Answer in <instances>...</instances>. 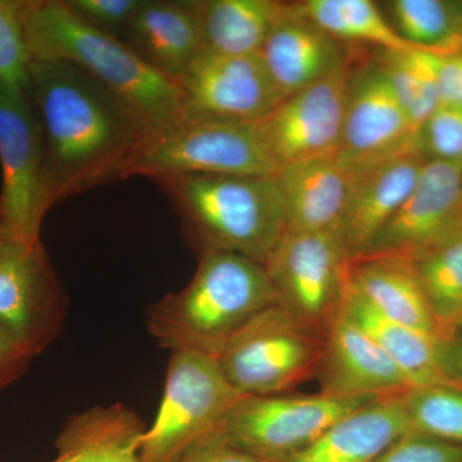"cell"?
Wrapping results in <instances>:
<instances>
[{"mask_svg":"<svg viewBox=\"0 0 462 462\" xmlns=\"http://www.w3.org/2000/svg\"><path fill=\"white\" fill-rule=\"evenodd\" d=\"M32 100L51 206L129 178L147 126L124 100L72 63L32 60Z\"/></svg>","mask_w":462,"mask_h":462,"instance_id":"cell-1","label":"cell"},{"mask_svg":"<svg viewBox=\"0 0 462 462\" xmlns=\"http://www.w3.org/2000/svg\"><path fill=\"white\" fill-rule=\"evenodd\" d=\"M23 25L32 60H62L83 69L124 100L147 130L184 111L175 80L126 42L91 26L65 0H25Z\"/></svg>","mask_w":462,"mask_h":462,"instance_id":"cell-2","label":"cell"},{"mask_svg":"<svg viewBox=\"0 0 462 462\" xmlns=\"http://www.w3.org/2000/svg\"><path fill=\"white\" fill-rule=\"evenodd\" d=\"M276 303L263 264L231 252H206L187 287L149 309L148 329L171 352L216 357L234 334Z\"/></svg>","mask_w":462,"mask_h":462,"instance_id":"cell-3","label":"cell"},{"mask_svg":"<svg viewBox=\"0 0 462 462\" xmlns=\"http://www.w3.org/2000/svg\"><path fill=\"white\" fill-rule=\"evenodd\" d=\"M199 254L223 251L266 264L288 230L276 176L187 175L154 179Z\"/></svg>","mask_w":462,"mask_h":462,"instance_id":"cell-4","label":"cell"},{"mask_svg":"<svg viewBox=\"0 0 462 462\" xmlns=\"http://www.w3.org/2000/svg\"><path fill=\"white\" fill-rule=\"evenodd\" d=\"M258 123L196 117L184 112L145 132L130 165V176H275Z\"/></svg>","mask_w":462,"mask_h":462,"instance_id":"cell-5","label":"cell"},{"mask_svg":"<svg viewBox=\"0 0 462 462\" xmlns=\"http://www.w3.org/2000/svg\"><path fill=\"white\" fill-rule=\"evenodd\" d=\"M243 397L214 356L171 352L156 418L143 436L141 462H175L212 433Z\"/></svg>","mask_w":462,"mask_h":462,"instance_id":"cell-6","label":"cell"},{"mask_svg":"<svg viewBox=\"0 0 462 462\" xmlns=\"http://www.w3.org/2000/svg\"><path fill=\"white\" fill-rule=\"evenodd\" d=\"M322 348L324 337L276 303L234 334L216 358L243 396H273L314 378Z\"/></svg>","mask_w":462,"mask_h":462,"instance_id":"cell-7","label":"cell"},{"mask_svg":"<svg viewBox=\"0 0 462 462\" xmlns=\"http://www.w3.org/2000/svg\"><path fill=\"white\" fill-rule=\"evenodd\" d=\"M378 400L321 393L245 396L234 404L216 431L243 451L276 462L306 448L340 419Z\"/></svg>","mask_w":462,"mask_h":462,"instance_id":"cell-8","label":"cell"},{"mask_svg":"<svg viewBox=\"0 0 462 462\" xmlns=\"http://www.w3.org/2000/svg\"><path fill=\"white\" fill-rule=\"evenodd\" d=\"M351 260L334 233L287 231L264 269L279 305L325 337L342 312Z\"/></svg>","mask_w":462,"mask_h":462,"instance_id":"cell-9","label":"cell"},{"mask_svg":"<svg viewBox=\"0 0 462 462\" xmlns=\"http://www.w3.org/2000/svg\"><path fill=\"white\" fill-rule=\"evenodd\" d=\"M0 211L18 243L41 242L51 209L38 120L27 91L0 85Z\"/></svg>","mask_w":462,"mask_h":462,"instance_id":"cell-10","label":"cell"},{"mask_svg":"<svg viewBox=\"0 0 462 462\" xmlns=\"http://www.w3.org/2000/svg\"><path fill=\"white\" fill-rule=\"evenodd\" d=\"M184 114L258 123L284 100L260 53L226 54L203 48L175 79Z\"/></svg>","mask_w":462,"mask_h":462,"instance_id":"cell-11","label":"cell"},{"mask_svg":"<svg viewBox=\"0 0 462 462\" xmlns=\"http://www.w3.org/2000/svg\"><path fill=\"white\" fill-rule=\"evenodd\" d=\"M418 129L387 75L374 63L349 75L342 138L336 157L354 175L407 152L419 151Z\"/></svg>","mask_w":462,"mask_h":462,"instance_id":"cell-12","label":"cell"},{"mask_svg":"<svg viewBox=\"0 0 462 462\" xmlns=\"http://www.w3.org/2000/svg\"><path fill=\"white\" fill-rule=\"evenodd\" d=\"M63 314L62 289L42 242L14 243L0 260V329L33 357L56 338Z\"/></svg>","mask_w":462,"mask_h":462,"instance_id":"cell-13","label":"cell"},{"mask_svg":"<svg viewBox=\"0 0 462 462\" xmlns=\"http://www.w3.org/2000/svg\"><path fill=\"white\" fill-rule=\"evenodd\" d=\"M346 69L282 100L260 124L278 170L291 163L336 156L342 138L348 88Z\"/></svg>","mask_w":462,"mask_h":462,"instance_id":"cell-14","label":"cell"},{"mask_svg":"<svg viewBox=\"0 0 462 462\" xmlns=\"http://www.w3.org/2000/svg\"><path fill=\"white\" fill-rule=\"evenodd\" d=\"M461 203L462 162L427 161L411 193L360 256L413 258L448 242Z\"/></svg>","mask_w":462,"mask_h":462,"instance_id":"cell-15","label":"cell"},{"mask_svg":"<svg viewBox=\"0 0 462 462\" xmlns=\"http://www.w3.org/2000/svg\"><path fill=\"white\" fill-rule=\"evenodd\" d=\"M316 379L319 393L334 398L394 397L415 388L396 363L343 312L325 334Z\"/></svg>","mask_w":462,"mask_h":462,"instance_id":"cell-16","label":"cell"},{"mask_svg":"<svg viewBox=\"0 0 462 462\" xmlns=\"http://www.w3.org/2000/svg\"><path fill=\"white\" fill-rule=\"evenodd\" d=\"M420 152L400 154L351 175L352 187L336 236L351 258L360 256L411 193L424 167Z\"/></svg>","mask_w":462,"mask_h":462,"instance_id":"cell-17","label":"cell"},{"mask_svg":"<svg viewBox=\"0 0 462 462\" xmlns=\"http://www.w3.org/2000/svg\"><path fill=\"white\" fill-rule=\"evenodd\" d=\"M260 54L284 99L346 69L340 42L303 17L296 5H289Z\"/></svg>","mask_w":462,"mask_h":462,"instance_id":"cell-18","label":"cell"},{"mask_svg":"<svg viewBox=\"0 0 462 462\" xmlns=\"http://www.w3.org/2000/svg\"><path fill=\"white\" fill-rule=\"evenodd\" d=\"M123 33L149 65L175 80L205 48L200 2L142 0Z\"/></svg>","mask_w":462,"mask_h":462,"instance_id":"cell-19","label":"cell"},{"mask_svg":"<svg viewBox=\"0 0 462 462\" xmlns=\"http://www.w3.org/2000/svg\"><path fill=\"white\" fill-rule=\"evenodd\" d=\"M349 285L379 311L406 327L447 339V330L430 305L412 261L396 254L352 258Z\"/></svg>","mask_w":462,"mask_h":462,"instance_id":"cell-20","label":"cell"},{"mask_svg":"<svg viewBox=\"0 0 462 462\" xmlns=\"http://www.w3.org/2000/svg\"><path fill=\"white\" fill-rule=\"evenodd\" d=\"M287 231L334 233L351 193L352 178L336 156L282 166L276 172Z\"/></svg>","mask_w":462,"mask_h":462,"instance_id":"cell-21","label":"cell"},{"mask_svg":"<svg viewBox=\"0 0 462 462\" xmlns=\"http://www.w3.org/2000/svg\"><path fill=\"white\" fill-rule=\"evenodd\" d=\"M400 396L380 398L360 407L306 448L276 462L375 461L389 446L410 433Z\"/></svg>","mask_w":462,"mask_h":462,"instance_id":"cell-22","label":"cell"},{"mask_svg":"<svg viewBox=\"0 0 462 462\" xmlns=\"http://www.w3.org/2000/svg\"><path fill=\"white\" fill-rule=\"evenodd\" d=\"M342 312L396 363L413 387L456 385L446 372V339L421 333L380 314L349 282Z\"/></svg>","mask_w":462,"mask_h":462,"instance_id":"cell-23","label":"cell"},{"mask_svg":"<svg viewBox=\"0 0 462 462\" xmlns=\"http://www.w3.org/2000/svg\"><path fill=\"white\" fill-rule=\"evenodd\" d=\"M144 431L124 404L91 407L66 422L51 462H141Z\"/></svg>","mask_w":462,"mask_h":462,"instance_id":"cell-24","label":"cell"},{"mask_svg":"<svg viewBox=\"0 0 462 462\" xmlns=\"http://www.w3.org/2000/svg\"><path fill=\"white\" fill-rule=\"evenodd\" d=\"M288 7L287 3L273 0L200 2L203 44L207 50L220 53H260Z\"/></svg>","mask_w":462,"mask_h":462,"instance_id":"cell-25","label":"cell"},{"mask_svg":"<svg viewBox=\"0 0 462 462\" xmlns=\"http://www.w3.org/2000/svg\"><path fill=\"white\" fill-rule=\"evenodd\" d=\"M294 5L338 42H369L387 51L413 50L372 0H305Z\"/></svg>","mask_w":462,"mask_h":462,"instance_id":"cell-26","label":"cell"},{"mask_svg":"<svg viewBox=\"0 0 462 462\" xmlns=\"http://www.w3.org/2000/svg\"><path fill=\"white\" fill-rule=\"evenodd\" d=\"M393 29L413 50L454 54L462 50V27L452 2L394 0Z\"/></svg>","mask_w":462,"mask_h":462,"instance_id":"cell-27","label":"cell"},{"mask_svg":"<svg viewBox=\"0 0 462 462\" xmlns=\"http://www.w3.org/2000/svg\"><path fill=\"white\" fill-rule=\"evenodd\" d=\"M437 63V53L419 50L384 51L379 62L404 111L418 130L440 105Z\"/></svg>","mask_w":462,"mask_h":462,"instance_id":"cell-28","label":"cell"},{"mask_svg":"<svg viewBox=\"0 0 462 462\" xmlns=\"http://www.w3.org/2000/svg\"><path fill=\"white\" fill-rule=\"evenodd\" d=\"M410 260L434 315L447 330H454L462 322V238L448 240Z\"/></svg>","mask_w":462,"mask_h":462,"instance_id":"cell-29","label":"cell"},{"mask_svg":"<svg viewBox=\"0 0 462 462\" xmlns=\"http://www.w3.org/2000/svg\"><path fill=\"white\" fill-rule=\"evenodd\" d=\"M410 433L462 446V388L425 385L401 394Z\"/></svg>","mask_w":462,"mask_h":462,"instance_id":"cell-30","label":"cell"},{"mask_svg":"<svg viewBox=\"0 0 462 462\" xmlns=\"http://www.w3.org/2000/svg\"><path fill=\"white\" fill-rule=\"evenodd\" d=\"M25 0H0V85L27 91L32 57L23 25Z\"/></svg>","mask_w":462,"mask_h":462,"instance_id":"cell-31","label":"cell"},{"mask_svg":"<svg viewBox=\"0 0 462 462\" xmlns=\"http://www.w3.org/2000/svg\"><path fill=\"white\" fill-rule=\"evenodd\" d=\"M416 138L427 161L462 162V106H438L419 127Z\"/></svg>","mask_w":462,"mask_h":462,"instance_id":"cell-32","label":"cell"},{"mask_svg":"<svg viewBox=\"0 0 462 462\" xmlns=\"http://www.w3.org/2000/svg\"><path fill=\"white\" fill-rule=\"evenodd\" d=\"M374 462H462V446L407 433Z\"/></svg>","mask_w":462,"mask_h":462,"instance_id":"cell-33","label":"cell"},{"mask_svg":"<svg viewBox=\"0 0 462 462\" xmlns=\"http://www.w3.org/2000/svg\"><path fill=\"white\" fill-rule=\"evenodd\" d=\"M141 2L142 0H67L66 3L78 16L91 26L112 33L124 32Z\"/></svg>","mask_w":462,"mask_h":462,"instance_id":"cell-34","label":"cell"},{"mask_svg":"<svg viewBox=\"0 0 462 462\" xmlns=\"http://www.w3.org/2000/svg\"><path fill=\"white\" fill-rule=\"evenodd\" d=\"M175 462H267L231 445L216 431L191 446Z\"/></svg>","mask_w":462,"mask_h":462,"instance_id":"cell-35","label":"cell"},{"mask_svg":"<svg viewBox=\"0 0 462 462\" xmlns=\"http://www.w3.org/2000/svg\"><path fill=\"white\" fill-rule=\"evenodd\" d=\"M440 105L462 106V53L438 54Z\"/></svg>","mask_w":462,"mask_h":462,"instance_id":"cell-36","label":"cell"},{"mask_svg":"<svg viewBox=\"0 0 462 462\" xmlns=\"http://www.w3.org/2000/svg\"><path fill=\"white\" fill-rule=\"evenodd\" d=\"M32 358L0 329V387L17 378Z\"/></svg>","mask_w":462,"mask_h":462,"instance_id":"cell-37","label":"cell"},{"mask_svg":"<svg viewBox=\"0 0 462 462\" xmlns=\"http://www.w3.org/2000/svg\"><path fill=\"white\" fill-rule=\"evenodd\" d=\"M445 365L448 378L462 388V325L455 327L446 339Z\"/></svg>","mask_w":462,"mask_h":462,"instance_id":"cell-38","label":"cell"},{"mask_svg":"<svg viewBox=\"0 0 462 462\" xmlns=\"http://www.w3.org/2000/svg\"><path fill=\"white\" fill-rule=\"evenodd\" d=\"M18 243L14 236H12L11 230H9L7 223H5V217H3L2 211H0V260L5 257L9 248Z\"/></svg>","mask_w":462,"mask_h":462,"instance_id":"cell-39","label":"cell"},{"mask_svg":"<svg viewBox=\"0 0 462 462\" xmlns=\"http://www.w3.org/2000/svg\"><path fill=\"white\" fill-rule=\"evenodd\" d=\"M456 238H462V203L460 209H458L457 217H456L454 236H452V239Z\"/></svg>","mask_w":462,"mask_h":462,"instance_id":"cell-40","label":"cell"},{"mask_svg":"<svg viewBox=\"0 0 462 462\" xmlns=\"http://www.w3.org/2000/svg\"><path fill=\"white\" fill-rule=\"evenodd\" d=\"M452 5H454L456 16H457L458 23H460L462 27V0L460 2H452Z\"/></svg>","mask_w":462,"mask_h":462,"instance_id":"cell-41","label":"cell"},{"mask_svg":"<svg viewBox=\"0 0 462 462\" xmlns=\"http://www.w3.org/2000/svg\"><path fill=\"white\" fill-rule=\"evenodd\" d=\"M458 325H462V322H461V324H458ZM458 325H457V327H458Z\"/></svg>","mask_w":462,"mask_h":462,"instance_id":"cell-42","label":"cell"}]
</instances>
